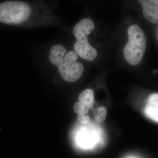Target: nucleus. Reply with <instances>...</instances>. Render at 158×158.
I'll return each mask as SVG.
<instances>
[{
  "label": "nucleus",
  "mask_w": 158,
  "mask_h": 158,
  "mask_svg": "<svg viewBox=\"0 0 158 158\" xmlns=\"http://www.w3.org/2000/svg\"><path fill=\"white\" fill-rule=\"evenodd\" d=\"M77 55L75 52L69 51L58 66L60 75L68 82L77 81L83 75L84 66L81 63L77 61Z\"/></svg>",
  "instance_id": "3"
},
{
  "label": "nucleus",
  "mask_w": 158,
  "mask_h": 158,
  "mask_svg": "<svg viewBox=\"0 0 158 158\" xmlns=\"http://www.w3.org/2000/svg\"><path fill=\"white\" fill-rule=\"evenodd\" d=\"M77 120L80 123L82 124H87L90 122V117L87 114H81V115H78L77 117Z\"/></svg>",
  "instance_id": "12"
},
{
  "label": "nucleus",
  "mask_w": 158,
  "mask_h": 158,
  "mask_svg": "<svg viewBox=\"0 0 158 158\" xmlns=\"http://www.w3.org/2000/svg\"><path fill=\"white\" fill-rule=\"evenodd\" d=\"M31 9L23 1H7L0 3V23L4 24H20L28 19Z\"/></svg>",
  "instance_id": "2"
},
{
  "label": "nucleus",
  "mask_w": 158,
  "mask_h": 158,
  "mask_svg": "<svg viewBox=\"0 0 158 158\" xmlns=\"http://www.w3.org/2000/svg\"><path fill=\"white\" fill-rule=\"evenodd\" d=\"M145 18L151 23L158 24V0H140Z\"/></svg>",
  "instance_id": "5"
},
{
  "label": "nucleus",
  "mask_w": 158,
  "mask_h": 158,
  "mask_svg": "<svg viewBox=\"0 0 158 158\" xmlns=\"http://www.w3.org/2000/svg\"><path fill=\"white\" fill-rule=\"evenodd\" d=\"M128 41L124 49L125 59L131 65L141 62L147 49L145 34L139 26L132 25L128 29Z\"/></svg>",
  "instance_id": "1"
},
{
  "label": "nucleus",
  "mask_w": 158,
  "mask_h": 158,
  "mask_svg": "<svg viewBox=\"0 0 158 158\" xmlns=\"http://www.w3.org/2000/svg\"><path fill=\"white\" fill-rule=\"evenodd\" d=\"M94 23L90 18L80 20L74 27L73 34L77 40L88 38V36L94 29Z\"/></svg>",
  "instance_id": "6"
},
{
  "label": "nucleus",
  "mask_w": 158,
  "mask_h": 158,
  "mask_svg": "<svg viewBox=\"0 0 158 158\" xmlns=\"http://www.w3.org/2000/svg\"><path fill=\"white\" fill-rule=\"evenodd\" d=\"M74 49L77 55L88 61H93L97 56V51L90 44L88 38L77 40L74 45Z\"/></svg>",
  "instance_id": "4"
},
{
  "label": "nucleus",
  "mask_w": 158,
  "mask_h": 158,
  "mask_svg": "<svg viewBox=\"0 0 158 158\" xmlns=\"http://www.w3.org/2000/svg\"><path fill=\"white\" fill-rule=\"evenodd\" d=\"M144 111L149 118L158 123V93L149 96Z\"/></svg>",
  "instance_id": "7"
},
{
  "label": "nucleus",
  "mask_w": 158,
  "mask_h": 158,
  "mask_svg": "<svg viewBox=\"0 0 158 158\" xmlns=\"http://www.w3.org/2000/svg\"><path fill=\"white\" fill-rule=\"evenodd\" d=\"M93 113L96 122L98 123H102L107 117V110L104 107H100L94 109Z\"/></svg>",
  "instance_id": "10"
},
{
  "label": "nucleus",
  "mask_w": 158,
  "mask_h": 158,
  "mask_svg": "<svg viewBox=\"0 0 158 158\" xmlns=\"http://www.w3.org/2000/svg\"><path fill=\"white\" fill-rule=\"evenodd\" d=\"M90 109L89 107L79 102H76L73 106L74 111L78 115L87 114Z\"/></svg>",
  "instance_id": "11"
},
{
  "label": "nucleus",
  "mask_w": 158,
  "mask_h": 158,
  "mask_svg": "<svg viewBox=\"0 0 158 158\" xmlns=\"http://www.w3.org/2000/svg\"><path fill=\"white\" fill-rule=\"evenodd\" d=\"M66 49L61 45H56L52 47L49 53V60L52 64L59 66L66 55Z\"/></svg>",
  "instance_id": "8"
},
{
  "label": "nucleus",
  "mask_w": 158,
  "mask_h": 158,
  "mask_svg": "<svg viewBox=\"0 0 158 158\" xmlns=\"http://www.w3.org/2000/svg\"><path fill=\"white\" fill-rule=\"evenodd\" d=\"M79 102L91 108L94 102V91L90 89L83 91L79 96Z\"/></svg>",
  "instance_id": "9"
}]
</instances>
